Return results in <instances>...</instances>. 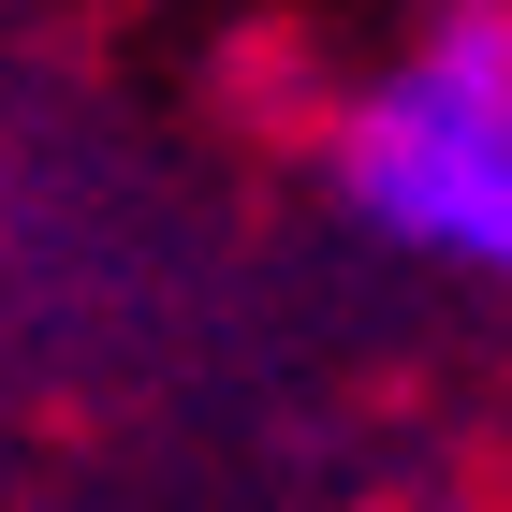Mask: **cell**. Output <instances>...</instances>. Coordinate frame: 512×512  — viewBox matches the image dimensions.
I'll return each instance as SVG.
<instances>
[{"instance_id":"cell-1","label":"cell","mask_w":512,"mask_h":512,"mask_svg":"<svg viewBox=\"0 0 512 512\" xmlns=\"http://www.w3.org/2000/svg\"><path fill=\"white\" fill-rule=\"evenodd\" d=\"M337 191L366 205V235L439 249L469 278H512V15L498 0H469L410 74H381L352 103Z\"/></svg>"}]
</instances>
